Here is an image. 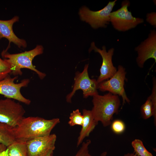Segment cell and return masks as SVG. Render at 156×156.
<instances>
[{
  "label": "cell",
  "instance_id": "obj_3",
  "mask_svg": "<svg viewBox=\"0 0 156 156\" xmlns=\"http://www.w3.org/2000/svg\"><path fill=\"white\" fill-rule=\"evenodd\" d=\"M43 52L42 46L38 45L32 50L18 53L10 54L4 50L1 55L4 60L10 66L11 73L14 75H21L23 73L21 69L25 68L35 72L39 78L42 79L46 76V74L37 69L33 65L32 61L35 57L41 54Z\"/></svg>",
  "mask_w": 156,
  "mask_h": 156
},
{
  "label": "cell",
  "instance_id": "obj_17",
  "mask_svg": "<svg viewBox=\"0 0 156 156\" xmlns=\"http://www.w3.org/2000/svg\"><path fill=\"white\" fill-rule=\"evenodd\" d=\"M141 112L143 118L145 119L152 116L154 118V122H156V103L153 102L149 96L141 107Z\"/></svg>",
  "mask_w": 156,
  "mask_h": 156
},
{
  "label": "cell",
  "instance_id": "obj_19",
  "mask_svg": "<svg viewBox=\"0 0 156 156\" xmlns=\"http://www.w3.org/2000/svg\"><path fill=\"white\" fill-rule=\"evenodd\" d=\"M83 116L79 109L73 110L69 117L68 124L71 127L75 125L82 126L83 121Z\"/></svg>",
  "mask_w": 156,
  "mask_h": 156
},
{
  "label": "cell",
  "instance_id": "obj_16",
  "mask_svg": "<svg viewBox=\"0 0 156 156\" xmlns=\"http://www.w3.org/2000/svg\"><path fill=\"white\" fill-rule=\"evenodd\" d=\"M14 128L0 122V143L7 146L16 140Z\"/></svg>",
  "mask_w": 156,
  "mask_h": 156
},
{
  "label": "cell",
  "instance_id": "obj_21",
  "mask_svg": "<svg viewBox=\"0 0 156 156\" xmlns=\"http://www.w3.org/2000/svg\"><path fill=\"white\" fill-rule=\"evenodd\" d=\"M91 143L90 140L82 143V145L74 156H92L90 153L89 146Z\"/></svg>",
  "mask_w": 156,
  "mask_h": 156
},
{
  "label": "cell",
  "instance_id": "obj_9",
  "mask_svg": "<svg viewBox=\"0 0 156 156\" xmlns=\"http://www.w3.org/2000/svg\"><path fill=\"white\" fill-rule=\"evenodd\" d=\"M56 139L52 134L26 141L27 156H53Z\"/></svg>",
  "mask_w": 156,
  "mask_h": 156
},
{
  "label": "cell",
  "instance_id": "obj_14",
  "mask_svg": "<svg viewBox=\"0 0 156 156\" xmlns=\"http://www.w3.org/2000/svg\"><path fill=\"white\" fill-rule=\"evenodd\" d=\"M82 115L83 118V121L77 138V147L83 143L86 137L89 136L98 123L94 119L91 110L83 109Z\"/></svg>",
  "mask_w": 156,
  "mask_h": 156
},
{
  "label": "cell",
  "instance_id": "obj_2",
  "mask_svg": "<svg viewBox=\"0 0 156 156\" xmlns=\"http://www.w3.org/2000/svg\"><path fill=\"white\" fill-rule=\"evenodd\" d=\"M91 111L95 120L106 127L111 124L113 115L117 113L120 105L119 96L108 92L103 95L93 96Z\"/></svg>",
  "mask_w": 156,
  "mask_h": 156
},
{
  "label": "cell",
  "instance_id": "obj_26",
  "mask_svg": "<svg viewBox=\"0 0 156 156\" xmlns=\"http://www.w3.org/2000/svg\"><path fill=\"white\" fill-rule=\"evenodd\" d=\"M107 152L105 151L102 153L100 156H107Z\"/></svg>",
  "mask_w": 156,
  "mask_h": 156
},
{
  "label": "cell",
  "instance_id": "obj_10",
  "mask_svg": "<svg viewBox=\"0 0 156 156\" xmlns=\"http://www.w3.org/2000/svg\"><path fill=\"white\" fill-rule=\"evenodd\" d=\"M17 76L11 77L9 75L0 80V94L6 98L16 100L27 105H29L31 101L25 97L21 92V88L27 86L30 82L28 79L22 80L20 83H15V80Z\"/></svg>",
  "mask_w": 156,
  "mask_h": 156
},
{
  "label": "cell",
  "instance_id": "obj_20",
  "mask_svg": "<svg viewBox=\"0 0 156 156\" xmlns=\"http://www.w3.org/2000/svg\"><path fill=\"white\" fill-rule=\"evenodd\" d=\"M10 65L4 59L0 57V80L4 79L11 73Z\"/></svg>",
  "mask_w": 156,
  "mask_h": 156
},
{
  "label": "cell",
  "instance_id": "obj_4",
  "mask_svg": "<svg viewBox=\"0 0 156 156\" xmlns=\"http://www.w3.org/2000/svg\"><path fill=\"white\" fill-rule=\"evenodd\" d=\"M128 0L122 1L121 7L110 14V22L114 28L120 31H125L133 28L144 22V20L133 17L128 8L130 5Z\"/></svg>",
  "mask_w": 156,
  "mask_h": 156
},
{
  "label": "cell",
  "instance_id": "obj_6",
  "mask_svg": "<svg viewBox=\"0 0 156 156\" xmlns=\"http://www.w3.org/2000/svg\"><path fill=\"white\" fill-rule=\"evenodd\" d=\"M116 1H109L103 8L96 11H91L86 6L82 7L79 12L81 20L88 23L95 29L106 27L110 22V14Z\"/></svg>",
  "mask_w": 156,
  "mask_h": 156
},
{
  "label": "cell",
  "instance_id": "obj_25",
  "mask_svg": "<svg viewBox=\"0 0 156 156\" xmlns=\"http://www.w3.org/2000/svg\"><path fill=\"white\" fill-rule=\"evenodd\" d=\"M124 156H138L136 155L135 153H127L124 155Z\"/></svg>",
  "mask_w": 156,
  "mask_h": 156
},
{
  "label": "cell",
  "instance_id": "obj_1",
  "mask_svg": "<svg viewBox=\"0 0 156 156\" xmlns=\"http://www.w3.org/2000/svg\"><path fill=\"white\" fill-rule=\"evenodd\" d=\"M60 122L58 118L47 120L39 117H24L19 125L14 128L16 139L27 141L49 135Z\"/></svg>",
  "mask_w": 156,
  "mask_h": 156
},
{
  "label": "cell",
  "instance_id": "obj_22",
  "mask_svg": "<svg viewBox=\"0 0 156 156\" xmlns=\"http://www.w3.org/2000/svg\"><path fill=\"white\" fill-rule=\"evenodd\" d=\"M124 122L121 120H116L113 122L111 125V128L114 132L117 134L123 133L125 129Z\"/></svg>",
  "mask_w": 156,
  "mask_h": 156
},
{
  "label": "cell",
  "instance_id": "obj_13",
  "mask_svg": "<svg viewBox=\"0 0 156 156\" xmlns=\"http://www.w3.org/2000/svg\"><path fill=\"white\" fill-rule=\"evenodd\" d=\"M19 18L15 16L12 19L7 20H0V39L3 38L7 39L9 44L7 49V51L10 47V44L13 42L19 48H25L27 46L26 41L18 37L14 32L13 26L14 24L19 21Z\"/></svg>",
  "mask_w": 156,
  "mask_h": 156
},
{
  "label": "cell",
  "instance_id": "obj_5",
  "mask_svg": "<svg viewBox=\"0 0 156 156\" xmlns=\"http://www.w3.org/2000/svg\"><path fill=\"white\" fill-rule=\"evenodd\" d=\"M25 113L23 106L13 99H0V122L15 128L20 123Z\"/></svg>",
  "mask_w": 156,
  "mask_h": 156
},
{
  "label": "cell",
  "instance_id": "obj_11",
  "mask_svg": "<svg viewBox=\"0 0 156 156\" xmlns=\"http://www.w3.org/2000/svg\"><path fill=\"white\" fill-rule=\"evenodd\" d=\"M94 50L95 52H98L101 56L102 62L100 70V75L96 80L98 83L110 79L115 73L117 69L113 65L112 57L114 55V49L110 48L107 51L105 47L103 46L102 49L98 48L96 46L95 43L92 42L89 52Z\"/></svg>",
  "mask_w": 156,
  "mask_h": 156
},
{
  "label": "cell",
  "instance_id": "obj_15",
  "mask_svg": "<svg viewBox=\"0 0 156 156\" xmlns=\"http://www.w3.org/2000/svg\"><path fill=\"white\" fill-rule=\"evenodd\" d=\"M1 156H27L26 141L16 140L7 147Z\"/></svg>",
  "mask_w": 156,
  "mask_h": 156
},
{
  "label": "cell",
  "instance_id": "obj_24",
  "mask_svg": "<svg viewBox=\"0 0 156 156\" xmlns=\"http://www.w3.org/2000/svg\"><path fill=\"white\" fill-rule=\"evenodd\" d=\"M7 147L4 144L0 143V156H1L2 153L5 151Z\"/></svg>",
  "mask_w": 156,
  "mask_h": 156
},
{
  "label": "cell",
  "instance_id": "obj_7",
  "mask_svg": "<svg viewBox=\"0 0 156 156\" xmlns=\"http://www.w3.org/2000/svg\"><path fill=\"white\" fill-rule=\"evenodd\" d=\"M88 64L85 65L83 71H77L74 78V83L71 92L66 96V101L71 103V99L76 91L81 90L83 92V97L86 98L89 96H93L98 94L97 91L99 83L96 80L91 79L89 77L88 68Z\"/></svg>",
  "mask_w": 156,
  "mask_h": 156
},
{
  "label": "cell",
  "instance_id": "obj_18",
  "mask_svg": "<svg viewBox=\"0 0 156 156\" xmlns=\"http://www.w3.org/2000/svg\"><path fill=\"white\" fill-rule=\"evenodd\" d=\"M131 145L134 153L138 156H153L144 147L142 141L138 139H135L131 142Z\"/></svg>",
  "mask_w": 156,
  "mask_h": 156
},
{
  "label": "cell",
  "instance_id": "obj_12",
  "mask_svg": "<svg viewBox=\"0 0 156 156\" xmlns=\"http://www.w3.org/2000/svg\"><path fill=\"white\" fill-rule=\"evenodd\" d=\"M135 50L138 54L136 63L140 68H143L145 62L149 59H154L156 62V30H151L148 37L136 47Z\"/></svg>",
  "mask_w": 156,
  "mask_h": 156
},
{
  "label": "cell",
  "instance_id": "obj_8",
  "mask_svg": "<svg viewBox=\"0 0 156 156\" xmlns=\"http://www.w3.org/2000/svg\"><path fill=\"white\" fill-rule=\"evenodd\" d=\"M126 72L122 66L119 65L115 73L108 79L99 83L98 89L102 92L108 91L113 94L121 97L122 105L126 103H129L124 88Z\"/></svg>",
  "mask_w": 156,
  "mask_h": 156
},
{
  "label": "cell",
  "instance_id": "obj_23",
  "mask_svg": "<svg viewBox=\"0 0 156 156\" xmlns=\"http://www.w3.org/2000/svg\"><path fill=\"white\" fill-rule=\"evenodd\" d=\"M146 20L151 25L156 27V13L152 12L147 14L146 15Z\"/></svg>",
  "mask_w": 156,
  "mask_h": 156
}]
</instances>
